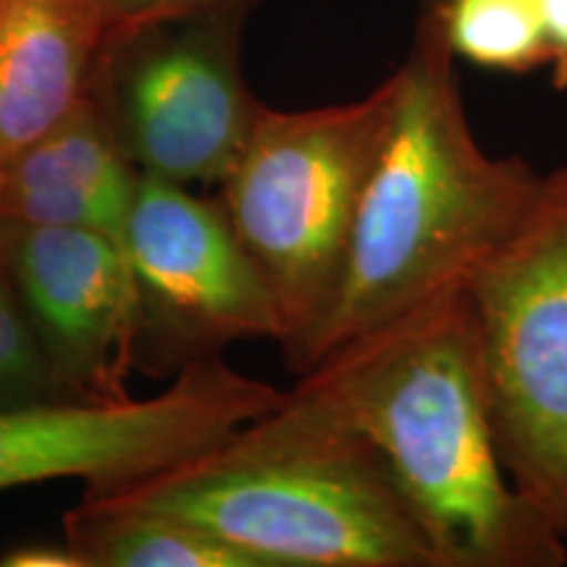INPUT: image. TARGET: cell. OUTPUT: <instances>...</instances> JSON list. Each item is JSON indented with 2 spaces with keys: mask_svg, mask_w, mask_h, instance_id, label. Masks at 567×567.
I'll return each instance as SVG.
<instances>
[{
  "mask_svg": "<svg viewBox=\"0 0 567 567\" xmlns=\"http://www.w3.org/2000/svg\"><path fill=\"white\" fill-rule=\"evenodd\" d=\"M384 145L365 184L331 308L289 360L310 371L350 339L465 287L523 221L544 176L478 145L444 32L423 0Z\"/></svg>",
  "mask_w": 567,
  "mask_h": 567,
  "instance_id": "cell-2",
  "label": "cell"
},
{
  "mask_svg": "<svg viewBox=\"0 0 567 567\" xmlns=\"http://www.w3.org/2000/svg\"><path fill=\"white\" fill-rule=\"evenodd\" d=\"M394 97L392 74L360 101L308 111L264 105L221 182L218 203L279 310L287 363L334 300Z\"/></svg>",
  "mask_w": 567,
  "mask_h": 567,
  "instance_id": "cell-4",
  "label": "cell"
},
{
  "mask_svg": "<svg viewBox=\"0 0 567 567\" xmlns=\"http://www.w3.org/2000/svg\"><path fill=\"white\" fill-rule=\"evenodd\" d=\"M502 463L567 542V166L467 281Z\"/></svg>",
  "mask_w": 567,
  "mask_h": 567,
  "instance_id": "cell-5",
  "label": "cell"
},
{
  "mask_svg": "<svg viewBox=\"0 0 567 567\" xmlns=\"http://www.w3.org/2000/svg\"><path fill=\"white\" fill-rule=\"evenodd\" d=\"M0 250L34 334L71 396L122 400L142 334L126 247L82 226L0 231Z\"/></svg>",
  "mask_w": 567,
  "mask_h": 567,
  "instance_id": "cell-9",
  "label": "cell"
},
{
  "mask_svg": "<svg viewBox=\"0 0 567 567\" xmlns=\"http://www.w3.org/2000/svg\"><path fill=\"white\" fill-rule=\"evenodd\" d=\"M87 494L193 523L258 567H442L379 450L287 394L208 455Z\"/></svg>",
  "mask_w": 567,
  "mask_h": 567,
  "instance_id": "cell-3",
  "label": "cell"
},
{
  "mask_svg": "<svg viewBox=\"0 0 567 567\" xmlns=\"http://www.w3.org/2000/svg\"><path fill=\"white\" fill-rule=\"evenodd\" d=\"M109 32L103 0H0V163L90 95Z\"/></svg>",
  "mask_w": 567,
  "mask_h": 567,
  "instance_id": "cell-10",
  "label": "cell"
},
{
  "mask_svg": "<svg viewBox=\"0 0 567 567\" xmlns=\"http://www.w3.org/2000/svg\"><path fill=\"white\" fill-rule=\"evenodd\" d=\"M234 3H255V0H103L111 30L109 40L137 30V27L153 24V21L193 17V13L216 11Z\"/></svg>",
  "mask_w": 567,
  "mask_h": 567,
  "instance_id": "cell-14",
  "label": "cell"
},
{
  "mask_svg": "<svg viewBox=\"0 0 567 567\" xmlns=\"http://www.w3.org/2000/svg\"><path fill=\"white\" fill-rule=\"evenodd\" d=\"M63 528L87 567H258L193 523L109 494L84 496Z\"/></svg>",
  "mask_w": 567,
  "mask_h": 567,
  "instance_id": "cell-11",
  "label": "cell"
},
{
  "mask_svg": "<svg viewBox=\"0 0 567 567\" xmlns=\"http://www.w3.org/2000/svg\"><path fill=\"white\" fill-rule=\"evenodd\" d=\"M439 6L455 59L502 74H530L549 61L538 0H442Z\"/></svg>",
  "mask_w": 567,
  "mask_h": 567,
  "instance_id": "cell-12",
  "label": "cell"
},
{
  "mask_svg": "<svg viewBox=\"0 0 567 567\" xmlns=\"http://www.w3.org/2000/svg\"><path fill=\"white\" fill-rule=\"evenodd\" d=\"M439 3H442V0H439Z\"/></svg>",
  "mask_w": 567,
  "mask_h": 567,
  "instance_id": "cell-17",
  "label": "cell"
},
{
  "mask_svg": "<svg viewBox=\"0 0 567 567\" xmlns=\"http://www.w3.org/2000/svg\"><path fill=\"white\" fill-rule=\"evenodd\" d=\"M71 396L34 334L0 250V405Z\"/></svg>",
  "mask_w": 567,
  "mask_h": 567,
  "instance_id": "cell-13",
  "label": "cell"
},
{
  "mask_svg": "<svg viewBox=\"0 0 567 567\" xmlns=\"http://www.w3.org/2000/svg\"><path fill=\"white\" fill-rule=\"evenodd\" d=\"M544 40H547L551 84L555 90H567V0H538Z\"/></svg>",
  "mask_w": 567,
  "mask_h": 567,
  "instance_id": "cell-15",
  "label": "cell"
},
{
  "mask_svg": "<svg viewBox=\"0 0 567 567\" xmlns=\"http://www.w3.org/2000/svg\"><path fill=\"white\" fill-rule=\"evenodd\" d=\"M284 394L218 354H200L145 400L63 396L0 405V494L63 478L105 492L158 476L208 455L279 408Z\"/></svg>",
  "mask_w": 567,
  "mask_h": 567,
  "instance_id": "cell-6",
  "label": "cell"
},
{
  "mask_svg": "<svg viewBox=\"0 0 567 567\" xmlns=\"http://www.w3.org/2000/svg\"><path fill=\"white\" fill-rule=\"evenodd\" d=\"M0 567H87L69 542H27L0 555Z\"/></svg>",
  "mask_w": 567,
  "mask_h": 567,
  "instance_id": "cell-16",
  "label": "cell"
},
{
  "mask_svg": "<svg viewBox=\"0 0 567 567\" xmlns=\"http://www.w3.org/2000/svg\"><path fill=\"white\" fill-rule=\"evenodd\" d=\"M250 9L153 21L105 42L92 95L140 174L193 187L231 172L264 111L239 63Z\"/></svg>",
  "mask_w": 567,
  "mask_h": 567,
  "instance_id": "cell-7",
  "label": "cell"
},
{
  "mask_svg": "<svg viewBox=\"0 0 567 567\" xmlns=\"http://www.w3.org/2000/svg\"><path fill=\"white\" fill-rule=\"evenodd\" d=\"M287 396L379 450L442 567L567 565L502 463L467 284L337 347Z\"/></svg>",
  "mask_w": 567,
  "mask_h": 567,
  "instance_id": "cell-1",
  "label": "cell"
},
{
  "mask_svg": "<svg viewBox=\"0 0 567 567\" xmlns=\"http://www.w3.org/2000/svg\"><path fill=\"white\" fill-rule=\"evenodd\" d=\"M126 255L142 331L153 326L187 360L218 354L237 339H281L274 297L218 200L140 174Z\"/></svg>",
  "mask_w": 567,
  "mask_h": 567,
  "instance_id": "cell-8",
  "label": "cell"
}]
</instances>
